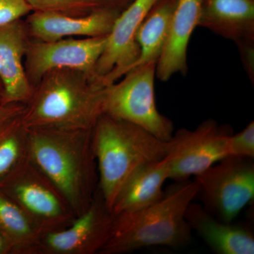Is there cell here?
Wrapping results in <instances>:
<instances>
[{"instance_id": "7c38bea8", "label": "cell", "mask_w": 254, "mask_h": 254, "mask_svg": "<svg viewBox=\"0 0 254 254\" xmlns=\"http://www.w3.org/2000/svg\"><path fill=\"white\" fill-rule=\"evenodd\" d=\"M122 11L105 9L84 16L33 11L24 20L31 39L53 41L108 36Z\"/></svg>"}, {"instance_id": "3957f363", "label": "cell", "mask_w": 254, "mask_h": 254, "mask_svg": "<svg viewBox=\"0 0 254 254\" xmlns=\"http://www.w3.org/2000/svg\"><path fill=\"white\" fill-rule=\"evenodd\" d=\"M199 187L189 180L177 182L156 203L113 215L109 238L99 254H124L155 246L179 248L191 240L185 214Z\"/></svg>"}, {"instance_id": "52a82bcc", "label": "cell", "mask_w": 254, "mask_h": 254, "mask_svg": "<svg viewBox=\"0 0 254 254\" xmlns=\"http://www.w3.org/2000/svg\"><path fill=\"white\" fill-rule=\"evenodd\" d=\"M206 202L222 222L230 223L254 198L253 159L228 156L195 177Z\"/></svg>"}, {"instance_id": "277c9868", "label": "cell", "mask_w": 254, "mask_h": 254, "mask_svg": "<svg viewBox=\"0 0 254 254\" xmlns=\"http://www.w3.org/2000/svg\"><path fill=\"white\" fill-rule=\"evenodd\" d=\"M92 141L98 187L110 211L130 175L145 164L168 156L175 143L173 137L163 141L138 125L105 113L93 127Z\"/></svg>"}, {"instance_id": "8992f818", "label": "cell", "mask_w": 254, "mask_h": 254, "mask_svg": "<svg viewBox=\"0 0 254 254\" xmlns=\"http://www.w3.org/2000/svg\"><path fill=\"white\" fill-rule=\"evenodd\" d=\"M157 62L132 68L107 86L103 113L144 128L163 141L174 134L173 122L159 113L155 103Z\"/></svg>"}, {"instance_id": "ba28073f", "label": "cell", "mask_w": 254, "mask_h": 254, "mask_svg": "<svg viewBox=\"0 0 254 254\" xmlns=\"http://www.w3.org/2000/svg\"><path fill=\"white\" fill-rule=\"evenodd\" d=\"M232 133L231 127L213 120H205L194 130L182 128L174 133L175 143L168 155L170 179L189 180L228 157L227 143Z\"/></svg>"}, {"instance_id": "7a4b0ae2", "label": "cell", "mask_w": 254, "mask_h": 254, "mask_svg": "<svg viewBox=\"0 0 254 254\" xmlns=\"http://www.w3.org/2000/svg\"><path fill=\"white\" fill-rule=\"evenodd\" d=\"M106 88L81 70H51L33 87L21 122L27 128L92 129L103 113Z\"/></svg>"}, {"instance_id": "5b68a950", "label": "cell", "mask_w": 254, "mask_h": 254, "mask_svg": "<svg viewBox=\"0 0 254 254\" xmlns=\"http://www.w3.org/2000/svg\"><path fill=\"white\" fill-rule=\"evenodd\" d=\"M0 190L24 212L42 236L67 227L76 216L29 157L0 182Z\"/></svg>"}, {"instance_id": "484cf974", "label": "cell", "mask_w": 254, "mask_h": 254, "mask_svg": "<svg viewBox=\"0 0 254 254\" xmlns=\"http://www.w3.org/2000/svg\"><path fill=\"white\" fill-rule=\"evenodd\" d=\"M0 254H11V249L0 232Z\"/></svg>"}, {"instance_id": "cb8c5ba5", "label": "cell", "mask_w": 254, "mask_h": 254, "mask_svg": "<svg viewBox=\"0 0 254 254\" xmlns=\"http://www.w3.org/2000/svg\"><path fill=\"white\" fill-rule=\"evenodd\" d=\"M241 62L252 86L254 83V39L244 40L236 43Z\"/></svg>"}, {"instance_id": "2e32d148", "label": "cell", "mask_w": 254, "mask_h": 254, "mask_svg": "<svg viewBox=\"0 0 254 254\" xmlns=\"http://www.w3.org/2000/svg\"><path fill=\"white\" fill-rule=\"evenodd\" d=\"M170 179L168 156L137 169L123 184L111 208L113 215L146 208L163 197V187Z\"/></svg>"}, {"instance_id": "ffe728a7", "label": "cell", "mask_w": 254, "mask_h": 254, "mask_svg": "<svg viewBox=\"0 0 254 254\" xmlns=\"http://www.w3.org/2000/svg\"><path fill=\"white\" fill-rule=\"evenodd\" d=\"M21 115L0 125V182L28 157L27 130Z\"/></svg>"}, {"instance_id": "4316f807", "label": "cell", "mask_w": 254, "mask_h": 254, "mask_svg": "<svg viewBox=\"0 0 254 254\" xmlns=\"http://www.w3.org/2000/svg\"><path fill=\"white\" fill-rule=\"evenodd\" d=\"M4 90L2 83L0 80V105H6L4 103Z\"/></svg>"}, {"instance_id": "e0dca14e", "label": "cell", "mask_w": 254, "mask_h": 254, "mask_svg": "<svg viewBox=\"0 0 254 254\" xmlns=\"http://www.w3.org/2000/svg\"><path fill=\"white\" fill-rule=\"evenodd\" d=\"M185 218L191 230H195L215 253L254 254V235L247 229L231 222L218 221L193 203L189 205Z\"/></svg>"}, {"instance_id": "5bb4252c", "label": "cell", "mask_w": 254, "mask_h": 254, "mask_svg": "<svg viewBox=\"0 0 254 254\" xmlns=\"http://www.w3.org/2000/svg\"><path fill=\"white\" fill-rule=\"evenodd\" d=\"M202 0H177L166 43L156 64V78L168 81L188 71L187 51L190 37L198 27Z\"/></svg>"}, {"instance_id": "9c48e42d", "label": "cell", "mask_w": 254, "mask_h": 254, "mask_svg": "<svg viewBox=\"0 0 254 254\" xmlns=\"http://www.w3.org/2000/svg\"><path fill=\"white\" fill-rule=\"evenodd\" d=\"M107 36L53 41L31 38L24 58L28 81L33 88L45 73L55 68H73L95 76V65L104 50Z\"/></svg>"}, {"instance_id": "7402d4cb", "label": "cell", "mask_w": 254, "mask_h": 254, "mask_svg": "<svg viewBox=\"0 0 254 254\" xmlns=\"http://www.w3.org/2000/svg\"><path fill=\"white\" fill-rule=\"evenodd\" d=\"M228 156L254 158V123L251 122L242 131L232 133L227 143Z\"/></svg>"}, {"instance_id": "30bf717a", "label": "cell", "mask_w": 254, "mask_h": 254, "mask_svg": "<svg viewBox=\"0 0 254 254\" xmlns=\"http://www.w3.org/2000/svg\"><path fill=\"white\" fill-rule=\"evenodd\" d=\"M113 222V213L98 187L88 208L67 227L41 237L36 254H99Z\"/></svg>"}, {"instance_id": "d4e9b609", "label": "cell", "mask_w": 254, "mask_h": 254, "mask_svg": "<svg viewBox=\"0 0 254 254\" xmlns=\"http://www.w3.org/2000/svg\"><path fill=\"white\" fill-rule=\"evenodd\" d=\"M24 108L23 104L0 105V125L21 115Z\"/></svg>"}, {"instance_id": "603a6c76", "label": "cell", "mask_w": 254, "mask_h": 254, "mask_svg": "<svg viewBox=\"0 0 254 254\" xmlns=\"http://www.w3.org/2000/svg\"><path fill=\"white\" fill-rule=\"evenodd\" d=\"M32 11L26 0H0V26L26 17Z\"/></svg>"}, {"instance_id": "ac0fdd59", "label": "cell", "mask_w": 254, "mask_h": 254, "mask_svg": "<svg viewBox=\"0 0 254 254\" xmlns=\"http://www.w3.org/2000/svg\"><path fill=\"white\" fill-rule=\"evenodd\" d=\"M177 2V0H158L145 16L136 35L140 56L134 67L158 62L168 38Z\"/></svg>"}, {"instance_id": "9a60e30c", "label": "cell", "mask_w": 254, "mask_h": 254, "mask_svg": "<svg viewBox=\"0 0 254 254\" xmlns=\"http://www.w3.org/2000/svg\"><path fill=\"white\" fill-rule=\"evenodd\" d=\"M198 27L235 44L254 39V0H202Z\"/></svg>"}, {"instance_id": "d6986e66", "label": "cell", "mask_w": 254, "mask_h": 254, "mask_svg": "<svg viewBox=\"0 0 254 254\" xmlns=\"http://www.w3.org/2000/svg\"><path fill=\"white\" fill-rule=\"evenodd\" d=\"M0 232L11 254H36L42 235L18 205L0 190Z\"/></svg>"}, {"instance_id": "44dd1931", "label": "cell", "mask_w": 254, "mask_h": 254, "mask_svg": "<svg viewBox=\"0 0 254 254\" xmlns=\"http://www.w3.org/2000/svg\"><path fill=\"white\" fill-rule=\"evenodd\" d=\"M33 11L84 16L105 9L123 11L133 0H26Z\"/></svg>"}, {"instance_id": "6da1fadb", "label": "cell", "mask_w": 254, "mask_h": 254, "mask_svg": "<svg viewBox=\"0 0 254 254\" xmlns=\"http://www.w3.org/2000/svg\"><path fill=\"white\" fill-rule=\"evenodd\" d=\"M28 157L49 179L77 217L98 189L92 129L27 128Z\"/></svg>"}, {"instance_id": "4fadbf2b", "label": "cell", "mask_w": 254, "mask_h": 254, "mask_svg": "<svg viewBox=\"0 0 254 254\" xmlns=\"http://www.w3.org/2000/svg\"><path fill=\"white\" fill-rule=\"evenodd\" d=\"M30 40L23 18L0 26V80L4 104L26 105L33 93L24 68Z\"/></svg>"}, {"instance_id": "8fae6325", "label": "cell", "mask_w": 254, "mask_h": 254, "mask_svg": "<svg viewBox=\"0 0 254 254\" xmlns=\"http://www.w3.org/2000/svg\"><path fill=\"white\" fill-rule=\"evenodd\" d=\"M158 1L133 0L115 21L94 69L95 77L105 86L118 81L134 67L140 56L137 31Z\"/></svg>"}]
</instances>
